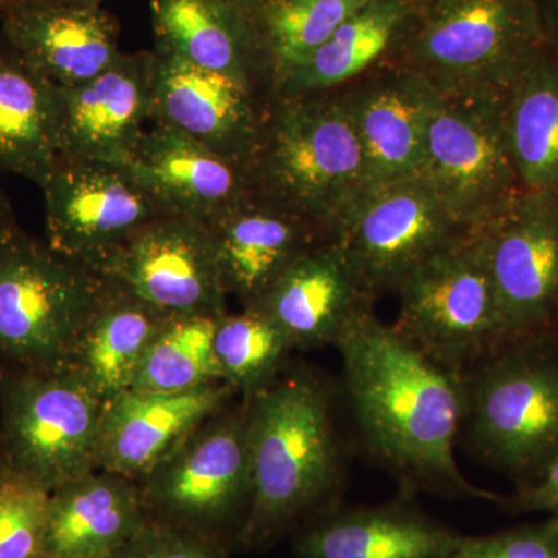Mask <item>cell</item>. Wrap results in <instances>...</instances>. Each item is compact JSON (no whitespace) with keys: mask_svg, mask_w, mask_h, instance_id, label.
<instances>
[{"mask_svg":"<svg viewBox=\"0 0 558 558\" xmlns=\"http://www.w3.org/2000/svg\"><path fill=\"white\" fill-rule=\"evenodd\" d=\"M344 398L360 436L398 476L402 494L499 502L459 469L457 447L465 411L464 379L418 351L374 310L349 325L336 344Z\"/></svg>","mask_w":558,"mask_h":558,"instance_id":"6da1fadb","label":"cell"},{"mask_svg":"<svg viewBox=\"0 0 558 558\" xmlns=\"http://www.w3.org/2000/svg\"><path fill=\"white\" fill-rule=\"evenodd\" d=\"M248 403L252 505L238 549L264 550L340 505L347 459L336 392L310 366H286Z\"/></svg>","mask_w":558,"mask_h":558,"instance_id":"7a4b0ae2","label":"cell"},{"mask_svg":"<svg viewBox=\"0 0 558 558\" xmlns=\"http://www.w3.org/2000/svg\"><path fill=\"white\" fill-rule=\"evenodd\" d=\"M548 49L537 0H414L387 62L444 97L506 100Z\"/></svg>","mask_w":558,"mask_h":558,"instance_id":"3957f363","label":"cell"},{"mask_svg":"<svg viewBox=\"0 0 558 558\" xmlns=\"http://www.w3.org/2000/svg\"><path fill=\"white\" fill-rule=\"evenodd\" d=\"M250 175L256 194L329 240L366 193L365 160L340 92L267 98Z\"/></svg>","mask_w":558,"mask_h":558,"instance_id":"277c9868","label":"cell"},{"mask_svg":"<svg viewBox=\"0 0 558 558\" xmlns=\"http://www.w3.org/2000/svg\"><path fill=\"white\" fill-rule=\"evenodd\" d=\"M470 449L519 486L558 453V328L505 341L462 376Z\"/></svg>","mask_w":558,"mask_h":558,"instance_id":"5b68a950","label":"cell"},{"mask_svg":"<svg viewBox=\"0 0 558 558\" xmlns=\"http://www.w3.org/2000/svg\"><path fill=\"white\" fill-rule=\"evenodd\" d=\"M101 286L89 266L31 236L13 218L0 223V371L69 368Z\"/></svg>","mask_w":558,"mask_h":558,"instance_id":"8992f818","label":"cell"},{"mask_svg":"<svg viewBox=\"0 0 558 558\" xmlns=\"http://www.w3.org/2000/svg\"><path fill=\"white\" fill-rule=\"evenodd\" d=\"M148 523L238 549L252 505L248 403H229L138 481Z\"/></svg>","mask_w":558,"mask_h":558,"instance_id":"52a82bcc","label":"cell"},{"mask_svg":"<svg viewBox=\"0 0 558 558\" xmlns=\"http://www.w3.org/2000/svg\"><path fill=\"white\" fill-rule=\"evenodd\" d=\"M105 405L73 369L0 371V468L50 494L94 472Z\"/></svg>","mask_w":558,"mask_h":558,"instance_id":"ba28073f","label":"cell"},{"mask_svg":"<svg viewBox=\"0 0 558 558\" xmlns=\"http://www.w3.org/2000/svg\"><path fill=\"white\" fill-rule=\"evenodd\" d=\"M505 102L433 90L418 180L464 234L486 230L524 193L506 135Z\"/></svg>","mask_w":558,"mask_h":558,"instance_id":"9c48e42d","label":"cell"},{"mask_svg":"<svg viewBox=\"0 0 558 558\" xmlns=\"http://www.w3.org/2000/svg\"><path fill=\"white\" fill-rule=\"evenodd\" d=\"M396 329L459 376L502 341L494 286L476 234L433 255L400 286Z\"/></svg>","mask_w":558,"mask_h":558,"instance_id":"30bf717a","label":"cell"},{"mask_svg":"<svg viewBox=\"0 0 558 558\" xmlns=\"http://www.w3.org/2000/svg\"><path fill=\"white\" fill-rule=\"evenodd\" d=\"M464 236L422 180L366 191L328 241L374 300L398 293L425 260Z\"/></svg>","mask_w":558,"mask_h":558,"instance_id":"8fae6325","label":"cell"},{"mask_svg":"<svg viewBox=\"0 0 558 558\" xmlns=\"http://www.w3.org/2000/svg\"><path fill=\"white\" fill-rule=\"evenodd\" d=\"M39 190L47 244L90 269L132 234L167 216L123 163L60 157Z\"/></svg>","mask_w":558,"mask_h":558,"instance_id":"7c38bea8","label":"cell"},{"mask_svg":"<svg viewBox=\"0 0 558 558\" xmlns=\"http://www.w3.org/2000/svg\"><path fill=\"white\" fill-rule=\"evenodd\" d=\"M92 270L168 317L229 312L211 231L193 220L161 216Z\"/></svg>","mask_w":558,"mask_h":558,"instance_id":"4fadbf2b","label":"cell"},{"mask_svg":"<svg viewBox=\"0 0 558 558\" xmlns=\"http://www.w3.org/2000/svg\"><path fill=\"white\" fill-rule=\"evenodd\" d=\"M501 322L502 341L558 328V202L523 193L476 233Z\"/></svg>","mask_w":558,"mask_h":558,"instance_id":"5bb4252c","label":"cell"},{"mask_svg":"<svg viewBox=\"0 0 558 558\" xmlns=\"http://www.w3.org/2000/svg\"><path fill=\"white\" fill-rule=\"evenodd\" d=\"M267 98L258 87L153 49L150 123L172 128L248 168Z\"/></svg>","mask_w":558,"mask_h":558,"instance_id":"9a60e30c","label":"cell"},{"mask_svg":"<svg viewBox=\"0 0 558 558\" xmlns=\"http://www.w3.org/2000/svg\"><path fill=\"white\" fill-rule=\"evenodd\" d=\"M60 157L124 163L153 113V50L121 51L86 83L54 86Z\"/></svg>","mask_w":558,"mask_h":558,"instance_id":"2e32d148","label":"cell"},{"mask_svg":"<svg viewBox=\"0 0 558 558\" xmlns=\"http://www.w3.org/2000/svg\"><path fill=\"white\" fill-rule=\"evenodd\" d=\"M339 92L362 148L366 191L421 179L432 87L384 62Z\"/></svg>","mask_w":558,"mask_h":558,"instance_id":"e0dca14e","label":"cell"},{"mask_svg":"<svg viewBox=\"0 0 558 558\" xmlns=\"http://www.w3.org/2000/svg\"><path fill=\"white\" fill-rule=\"evenodd\" d=\"M167 216L211 227L253 193L247 165L165 124L149 123L124 161Z\"/></svg>","mask_w":558,"mask_h":558,"instance_id":"ac0fdd59","label":"cell"},{"mask_svg":"<svg viewBox=\"0 0 558 558\" xmlns=\"http://www.w3.org/2000/svg\"><path fill=\"white\" fill-rule=\"evenodd\" d=\"M236 395L226 381L191 391L121 392L102 411L97 469L142 481Z\"/></svg>","mask_w":558,"mask_h":558,"instance_id":"d6986e66","label":"cell"},{"mask_svg":"<svg viewBox=\"0 0 558 558\" xmlns=\"http://www.w3.org/2000/svg\"><path fill=\"white\" fill-rule=\"evenodd\" d=\"M0 33L53 86L100 75L120 57L119 21L102 7L40 2L0 10Z\"/></svg>","mask_w":558,"mask_h":558,"instance_id":"ffe728a7","label":"cell"},{"mask_svg":"<svg viewBox=\"0 0 558 558\" xmlns=\"http://www.w3.org/2000/svg\"><path fill=\"white\" fill-rule=\"evenodd\" d=\"M458 532L400 494L379 506H332L292 532L296 558H447Z\"/></svg>","mask_w":558,"mask_h":558,"instance_id":"44dd1931","label":"cell"},{"mask_svg":"<svg viewBox=\"0 0 558 558\" xmlns=\"http://www.w3.org/2000/svg\"><path fill=\"white\" fill-rule=\"evenodd\" d=\"M373 304L340 248L322 241L303 253L253 306L269 315L293 351H312L336 348L341 333Z\"/></svg>","mask_w":558,"mask_h":558,"instance_id":"7402d4cb","label":"cell"},{"mask_svg":"<svg viewBox=\"0 0 558 558\" xmlns=\"http://www.w3.org/2000/svg\"><path fill=\"white\" fill-rule=\"evenodd\" d=\"M227 295L255 304L286 270L325 234L307 220L264 199H247L209 227Z\"/></svg>","mask_w":558,"mask_h":558,"instance_id":"603a6c76","label":"cell"},{"mask_svg":"<svg viewBox=\"0 0 558 558\" xmlns=\"http://www.w3.org/2000/svg\"><path fill=\"white\" fill-rule=\"evenodd\" d=\"M146 524L138 481L97 469L51 492L44 553L109 558Z\"/></svg>","mask_w":558,"mask_h":558,"instance_id":"cb8c5ba5","label":"cell"},{"mask_svg":"<svg viewBox=\"0 0 558 558\" xmlns=\"http://www.w3.org/2000/svg\"><path fill=\"white\" fill-rule=\"evenodd\" d=\"M101 279L100 295L84 322L69 368L108 403L132 388L150 341L170 317Z\"/></svg>","mask_w":558,"mask_h":558,"instance_id":"d4e9b609","label":"cell"},{"mask_svg":"<svg viewBox=\"0 0 558 558\" xmlns=\"http://www.w3.org/2000/svg\"><path fill=\"white\" fill-rule=\"evenodd\" d=\"M414 0H371L271 86L269 97L330 94L388 61Z\"/></svg>","mask_w":558,"mask_h":558,"instance_id":"484cf974","label":"cell"},{"mask_svg":"<svg viewBox=\"0 0 558 558\" xmlns=\"http://www.w3.org/2000/svg\"><path fill=\"white\" fill-rule=\"evenodd\" d=\"M154 47L267 92L244 11L227 0H150Z\"/></svg>","mask_w":558,"mask_h":558,"instance_id":"4316f807","label":"cell"},{"mask_svg":"<svg viewBox=\"0 0 558 558\" xmlns=\"http://www.w3.org/2000/svg\"><path fill=\"white\" fill-rule=\"evenodd\" d=\"M58 159L54 86L0 33V174L39 186Z\"/></svg>","mask_w":558,"mask_h":558,"instance_id":"83f0119b","label":"cell"},{"mask_svg":"<svg viewBox=\"0 0 558 558\" xmlns=\"http://www.w3.org/2000/svg\"><path fill=\"white\" fill-rule=\"evenodd\" d=\"M510 154L524 193L558 202V57L539 54L505 102Z\"/></svg>","mask_w":558,"mask_h":558,"instance_id":"f1b7e54d","label":"cell"},{"mask_svg":"<svg viewBox=\"0 0 558 558\" xmlns=\"http://www.w3.org/2000/svg\"><path fill=\"white\" fill-rule=\"evenodd\" d=\"M371 0H256L248 10L256 68L267 92Z\"/></svg>","mask_w":558,"mask_h":558,"instance_id":"f546056e","label":"cell"},{"mask_svg":"<svg viewBox=\"0 0 558 558\" xmlns=\"http://www.w3.org/2000/svg\"><path fill=\"white\" fill-rule=\"evenodd\" d=\"M219 317L168 318L150 341L132 388L180 392L223 381L213 344Z\"/></svg>","mask_w":558,"mask_h":558,"instance_id":"4dcf8cb0","label":"cell"},{"mask_svg":"<svg viewBox=\"0 0 558 558\" xmlns=\"http://www.w3.org/2000/svg\"><path fill=\"white\" fill-rule=\"evenodd\" d=\"M213 344L222 380L241 396L274 380L293 352L282 330L253 304L220 315Z\"/></svg>","mask_w":558,"mask_h":558,"instance_id":"1f68e13d","label":"cell"},{"mask_svg":"<svg viewBox=\"0 0 558 558\" xmlns=\"http://www.w3.org/2000/svg\"><path fill=\"white\" fill-rule=\"evenodd\" d=\"M50 492L0 468V558L44 553Z\"/></svg>","mask_w":558,"mask_h":558,"instance_id":"d6a6232c","label":"cell"},{"mask_svg":"<svg viewBox=\"0 0 558 558\" xmlns=\"http://www.w3.org/2000/svg\"><path fill=\"white\" fill-rule=\"evenodd\" d=\"M447 558H558V519L490 535H458Z\"/></svg>","mask_w":558,"mask_h":558,"instance_id":"836d02e7","label":"cell"},{"mask_svg":"<svg viewBox=\"0 0 558 558\" xmlns=\"http://www.w3.org/2000/svg\"><path fill=\"white\" fill-rule=\"evenodd\" d=\"M231 550L218 539L148 523L109 558H229Z\"/></svg>","mask_w":558,"mask_h":558,"instance_id":"e575fe53","label":"cell"},{"mask_svg":"<svg viewBox=\"0 0 558 558\" xmlns=\"http://www.w3.org/2000/svg\"><path fill=\"white\" fill-rule=\"evenodd\" d=\"M513 515L520 513H545L558 519V453L531 483L517 487L515 494L501 497L498 502Z\"/></svg>","mask_w":558,"mask_h":558,"instance_id":"d590c367","label":"cell"},{"mask_svg":"<svg viewBox=\"0 0 558 558\" xmlns=\"http://www.w3.org/2000/svg\"><path fill=\"white\" fill-rule=\"evenodd\" d=\"M537 7L549 49L558 57V0H537Z\"/></svg>","mask_w":558,"mask_h":558,"instance_id":"8d00e7d4","label":"cell"},{"mask_svg":"<svg viewBox=\"0 0 558 558\" xmlns=\"http://www.w3.org/2000/svg\"><path fill=\"white\" fill-rule=\"evenodd\" d=\"M57 2V0H0V10L14 5H27V3Z\"/></svg>","mask_w":558,"mask_h":558,"instance_id":"74e56055","label":"cell"},{"mask_svg":"<svg viewBox=\"0 0 558 558\" xmlns=\"http://www.w3.org/2000/svg\"><path fill=\"white\" fill-rule=\"evenodd\" d=\"M11 218H13V216H11L9 202H7L5 196H3L2 191H0V223Z\"/></svg>","mask_w":558,"mask_h":558,"instance_id":"f35d334b","label":"cell"},{"mask_svg":"<svg viewBox=\"0 0 558 558\" xmlns=\"http://www.w3.org/2000/svg\"><path fill=\"white\" fill-rule=\"evenodd\" d=\"M57 2L75 3V5L84 7H101L105 0H57Z\"/></svg>","mask_w":558,"mask_h":558,"instance_id":"ab89813d","label":"cell"},{"mask_svg":"<svg viewBox=\"0 0 558 558\" xmlns=\"http://www.w3.org/2000/svg\"><path fill=\"white\" fill-rule=\"evenodd\" d=\"M227 2L231 3V5L236 7V9L245 11L248 10L250 7H252L253 3L256 2V0H227Z\"/></svg>","mask_w":558,"mask_h":558,"instance_id":"60d3db41","label":"cell"},{"mask_svg":"<svg viewBox=\"0 0 558 558\" xmlns=\"http://www.w3.org/2000/svg\"><path fill=\"white\" fill-rule=\"evenodd\" d=\"M35 558H60V557H54V556H51V554L43 553V554H39V556H36Z\"/></svg>","mask_w":558,"mask_h":558,"instance_id":"b9f144b4","label":"cell"}]
</instances>
